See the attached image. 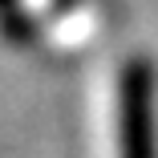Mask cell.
I'll return each mask as SVG.
<instances>
[{
	"label": "cell",
	"instance_id": "cell-1",
	"mask_svg": "<svg viewBox=\"0 0 158 158\" xmlns=\"http://www.w3.org/2000/svg\"><path fill=\"white\" fill-rule=\"evenodd\" d=\"M122 146L126 158H154V73L142 61L122 81Z\"/></svg>",
	"mask_w": 158,
	"mask_h": 158
}]
</instances>
